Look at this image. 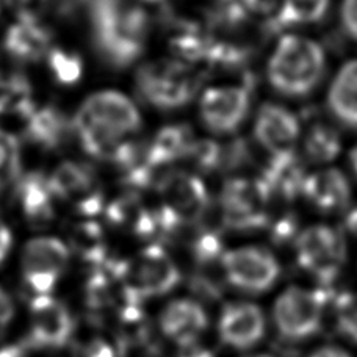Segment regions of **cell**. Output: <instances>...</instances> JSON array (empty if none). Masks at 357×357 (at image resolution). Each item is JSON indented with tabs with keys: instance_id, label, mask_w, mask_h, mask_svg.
<instances>
[{
	"instance_id": "15",
	"label": "cell",
	"mask_w": 357,
	"mask_h": 357,
	"mask_svg": "<svg viewBox=\"0 0 357 357\" xmlns=\"http://www.w3.org/2000/svg\"><path fill=\"white\" fill-rule=\"evenodd\" d=\"M254 137L268 154H291L299 138V119L282 105L265 104L257 112Z\"/></svg>"
},
{
	"instance_id": "20",
	"label": "cell",
	"mask_w": 357,
	"mask_h": 357,
	"mask_svg": "<svg viewBox=\"0 0 357 357\" xmlns=\"http://www.w3.org/2000/svg\"><path fill=\"white\" fill-rule=\"evenodd\" d=\"M303 195L324 213L343 212L349 207L351 188L347 176L337 168H323L305 177Z\"/></svg>"
},
{
	"instance_id": "27",
	"label": "cell",
	"mask_w": 357,
	"mask_h": 357,
	"mask_svg": "<svg viewBox=\"0 0 357 357\" xmlns=\"http://www.w3.org/2000/svg\"><path fill=\"white\" fill-rule=\"evenodd\" d=\"M331 0H284L278 16L273 19L274 29L305 25L321 21Z\"/></svg>"
},
{
	"instance_id": "5",
	"label": "cell",
	"mask_w": 357,
	"mask_h": 357,
	"mask_svg": "<svg viewBox=\"0 0 357 357\" xmlns=\"http://www.w3.org/2000/svg\"><path fill=\"white\" fill-rule=\"evenodd\" d=\"M329 293L290 287L282 291L273 307V320L279 335L289 342H301L321 328L323 309Z\"/></svg>"
},
{
	"instance_id": "14",
	"label": "cell",
	"mask_w": 357,
	"mask_h": 357,
	"mask_svg": "<svg viewBox=\"0 0 357 357\" xmlns=\"http://www.w3.org/2000/svg\"><path fill=\"white\" fill-rule=\"evenodd\" d=\"M250 104V89L246 85L208 88L201 98V119L208 130L232 133L245 123Z\"/></svg>"
},
{
	"instance_id": "44",
	"label": "cell",
	"mask_w": 357,
	"mask_h": 357,
	"mask_svg": "<svg viewBox=\"0 0 357 357\" xmlns=\"http://www.w3.org/2000/svg\"><path fill=\"white\" fill-rule=\"evenodd\" d=\"M248 357H273V356H268V354H256V356H248Z\"/></svg>"
},
{
	"instance_id": "4",
	"label": "cell",
	"mask_w": 357,
	"mask_h": 357,
	"mask_svg": "<svg viewBox=\"0 0 357 357\" xmlns=\"http://www.w3.org/2000/svg\"><path fill=\"white\" fill-rule=\"evenodd\" d=\"M298 265L323 289L334 282L347 262V241L339 229L317 225L304 229L295 240Z\"/></svg>"
},
{
	"instance_id": "18",
	"label": "cell",
	"mask_w": 357,
	"mask_h": 357,
	"mask_svg": "<svg viewBox=\"0 0 357 357\" xmlns=\"http://www.w3.org/2000/svg\"><path fill=\"white\" fill-rule=\"evenodd\" d=\"M208 326L207 312L193 299H176L160 315L162 333L183 348L193 347Z\"/></svg>"
},
{
	"instance_id": "33",
	"label": "cell",
	"mask_w": 357,
	"mask_h": 357,
	"mask_svg": "<svg viewBox=\"0 0 357 357\" xmlns=\"http://www.w3.org/2000/svg\"><path fill=\"white\" fill-rule=\"evenodd\" d=\"M335 320L340 333L357 343V293H342L335 299Z\"/></svg>"
},
{
	"instance_id": "39",
	"label": "cell",
	"mask_w": 357,
	"mask_h": 357,
	"mask_svg": "<svg viewBox=\"0 0 357 357\" xmlns=\"http://www.w3.org/2000/svg\"><path fill=\"white\" fill-rule=\"evenodd\" d=\"M29 349H31L29 347L27 340L22 342H16L11 343V345H6L0 348V357H25L29 353Z\"/></svg>"
},
{
	"instance_id": "10",
	"label": "cell",
	"mask_w": 357,
	"mask_h": 357,
	"mask_svg": "<svg viewBox=\"0 0 357 357\" xmlns=\"http://www.w3.org/2000/svg\"><path fill=\"white\" fill-rule=\"evenodd\" d=\"M225 278L234 289L251 295L265 293L276 284L280 265L273 254L259 246H241L221 257Z\"/></svg>"
},
{
	"instance_id": "31",
	"label": "cell",
	"mask_w": 357,
	"mask_h": 357,
	"mask_svg": "<svg viewBox=\"0 0 357 357\" xmlns=\"http://www.w3.org/2000/svg\"><path fill=\"white\" fill-rule=\"evenodd\" d=\"M187 158L193 162L197 169L204 173H212L215 169H221L226 163V146H221L210 139L195 142L190 149Z\"/></svg>"
},
{
	"instance_id": "35",
	"label": "cell",
	"mask_w": 357,
	"mask_h": 357,
	"mask_svg": "<svg viewBox=\"0 0 357 357\" xmlns=\"http://www.w3.org/2000/svg\"><path fill=\"white\" fill-rule=\"evenodd\" d=\"M340 19L347 33L357 41V0H343Z\"/></svg>"
},
{
	"instance_id": "38",
	"label": "cell",
	"mask_w": 357,
	"mask_h": 357,
	"mask_svg": "<svg viewBox=\"0 0 357 357\" xmlns=\"http://www.w3.org/2000/svg\"><path fill=\"white\" fill-rule=\"evenodd\" d=\"M11 246H13L11 231L10 227L5 225V221L0 218V265L5 262L6 257H8Z\"/></svg>"
},
{
	"instance_id": "23",
	"label": "cell",
	"mask_w": 357,
	"mask_h": 357,
	"mask_svg": "<svg viewBox=\"0 0 357 357\" xmlns=\"http://www.w3.org/2000/svg\"><path fill=\"white\" fill-rule=\"evenodd\" d=\"M195 142L193 130L188 126H167L157 133L149 144H146V155L152 167L160 169L181 158H187Z\"/></svg>"
},
{
	"instance_id": "22",
	"label": "cell",
	"mask_w": 357,
	"mask_h": 357,
	"mask_svg": "<svg viewBox=\"0 0 357 357\" xmlns=\"http://www.w3.org/2000/svg\"><path fill=\"white\" fill-rule=\"evenodd\" d=\"M305 177L307 176L304 165L295 152H291L284 155H271V160L268 162L259 181L264 183L270 196L291 201L293 197L303 193Z\"/></svg>"
},
{
	"instance_id": "21",
	"label": "cell",
	"mask_w": 357,
	"mask_h": 357,
	"mask_svg": "<svg viewBox=\"0 0 357 357\" xmlns=\"http://www.w3.org/2000/svg\"><path fill=\"white\" fill-rule=\"evenodd\" d=\"M21 212L31 226L43 227L54 220V193L49 177L38 171L21 174L15 187Z\"/></svg>"
},
{
	"instance_id": "43",
	"label": "cell",
	"mask_w": 357,
	"mask_h": 357,
	"mask_svg": "<svg viewBox=\"0 0 357 357\" xmlns=\"http://www.w3.org/2000/svg\"><path fill=\"white\" fill-rule=\"evenodd\" d=\"M349 162H351V167H353L354 173H356V176H357V144L353 148L351 154H349Z\"/></svg>"
},
{
	"instance_id": "30",
	"label": "cell",
	"mask_w": 357,
	"mask_h": 357,
	"mask_svg": "<svg viewBox=\"0 0 357 357\" xmlns=\"http://www.w3.org/2000/svg\"><path fill=\"white\" fill-rule=\"evenodd\" d=\"M21 177V146L13 133L0 129V191Z\"/></svg>"
},
{
	"instance_id": "1",
	"label": "cell",
	"mask_w": 357,
	"mask_h": 357,
	"mask_svg": "<svg viewBox=\"0 0 357 357\" xmlns=\"http://www.w3.org/2000/svg\"><path fill=\"white\" fill-rule=\"evenodd\" d=\"M88 8L94 49L105 65L116 69L133 65L143 54L155 19L119 0H91Z\"/></svg>"
},
{
	"instance_id": "11",
	"label": "cell",
	"mask_w": 357,
	"mask_h": 357,
	"mask_svg": "<svg viewBox=\"0 0 357 357\" xmlns=\"http://www.w3.org/2000/svg\"><path fill=\"white\" fill-rule=\"evenodd\" d=\"M71 251L61 240L40 237L30 240L22 254V279L36 296H50L63 273Z\"/></svg>"
},
{
	"instance_id": "42",
	"label": "cell",
	"mask_w": 357,
	"mask_h": 357,
	"mask_svg": "<svg viewBox=\"0 0 357 357\" xmlns=\"http://www.w3.org/2000/svg\"><path fill=\"white\" fill-rule=\"evenodd\" d=\"M178 357H215L212 353L207 351V349H201V348H195L190 349L185 354H181Z\"/></svg>"
},
{
	"instance_id": "12",
	"label": "cell",
	"mask_w": 357,
	"mask_h": 357,
	"mask_svg": "<svg viewBox=\"0 0 357 357\" xmlns=\"http://www.w3.org/2000/svg\"><path fill=\"white\" fill-rule=\"evenodd\" d=\"M55 197L77 210L85 218L98 216L104 208V191L96 171L85 163L65 162L49 177Z\"/></svg>"
},
{
	"instance_id": "24",
	"label": "cell",
	"mask_w": 357,
	"mask_h": 357,
	"mask_svg": "<svg viewBox=\"0 0 357 357\" xmlns=\"http://www.w3.org/2000/svg\"><path fill=\"white\" fill-rule=\"evenodd\" d=\"M328 107L343 126L357 129V60L337 73L328 91Z\"/></svg>"
},
{
	"instance_id": "8",
	"label": "cell",
	"mask_w": 357,
	"mask_h": 357,
	"mask_svg": "<svg viewBox=\"0 0 357 357\" xmlns=\"http://www.w3.org/2000/svg\"><path fill=\"white\" fill-rule=\"evenodd\" d=\"M124 279L130 295L144 303L146 299L163 296L174 290L182 274L163 246L152 243L137 257L126 260Z\"/></svg>"
},
{
	"instance_id": "9",
	"label": "cell",
	"mask_w": 357,
	"mask_h": 357,
	"mask_svg": "<svg viewBox=\"0 0 357 357\" xmlns=\"http://www.w3.org/2000/svg\"><path fill=\"white\" fill-rule=\"evenodd\" d=\"M160 207L181 229L195 225L206 216L210 196L199 177L185 171H171L160 176L157 183Z\"/></svg>"
},
{
	"instance_id": "13",
	"label": "cell",
	"mask_w": 357,
	"mask_h": 357,
	"mask_svg": "<svg viewBox=\"0 0 357 357\" xmlns=\"http://www.w3.org/2000/svg\"><path fill=\"white\" fill-rule=\"evenodd\" d=\"M74 318L65 304L52 296H35L30 303V348H63L73 339Z\"/></svg>"
},
{
	"instance_id": "34",
	"label": "cell",
	"mask_w": 357,
	"mask_h": 357,
	"mask_svg": "<svg viewBox=\"0 0 357 357\" xmlns=\"http://www.w3.org/2000/svg\"><path fill=\"white\" fill-rule=\"evenodd\" d=\"M298 237V221L293 215H285L271 225V238L276 243H287Z\"/></svg>"
},
{
	"instance_id": "32",
	"label": "cell",
	"mask_w": 357,
	"mask_h": 357,
	"mask_svg": "<svg viewBox=\"0 0 357 357\" xmlns=\"http://www.w3.org/2000/svg\"><path fill=\"white\" fill-rule=\"evenodd\" d=\"M191 246H193L196 264L199 266H207L213 264L215 260H221L222 254L226 252L225 248H222L221 235L213 231V229H204V231H201Z\"/></svg>"
},
{
	"instance_id": "41",
	"label": "cell",
	"mask_w": 357,
	"mask_h": 357,
	"mask_svg": "<svg viewBox=\"0 0 357 357\" xmlns=\"http://www.w3.org/2000/svg\"><path fill=\"white\" fill-rule=\"evenodd\" d=\"M345 226L349 232L357 235V206L349 208V212L347 213V218H345Z\"/></svg>"
},
{
	"instance_id": "3",
	"label": "cell",
	"mask_w": 357,
	"mask_h": 357,
	"mask_svg": "<svg viewBox=\"0 0 357 357\" xmlns=\"http://www.w3.org/2000/svg\"><path fill=\"white\" fill-rule=\"evenodd\" d=\"M199 85V75L188 63L169 59L144 63L135 77L139 98L160 110H177L188 105Z\"/></svg>"
},
{
	"instance_id": "6",
	"label": "cell",
	"mask_w": 357,
	"mask_h": 357,
	"mask_svg": "<svg viewBox=\"0 0 357 357\" xmlns=\"http://www.w3.org/2000/svg\"><path fill=\"white\" fill-rule=\"evenodd\" d=\"M73 127L127 138L139 130L142 114L127 96L118 91H100L89 96L82 104Z\"/></svg>"
},
{
	"instance_id": "17",
	"label": "cell",
	"mask_w": 357,
	"mask_h": 357,
	"mask_svg": "<svg viewBox=\"0 0 357 357\" xmlns=\"http://www.w3.org/2000/svg\"><path fill=\"white\" fill-rule=\"evenodd\" d=\"M3 46L19 61H40L52 50V31L35 11H21L17 13L16 22L6 30Z\"/></svg>"
},
{
	"instance_id": "36",
	"label": "cell",
	"mask_w": 357,
	"mask_h": 357,
	"mask_svg": "<svg viewBox=\"0 0 357 357\" xmlns=\"http://www.w3.org/2000/svg\"><path fill=\"white\" fill-rule=\"evenodd\" d=\"M114 348L110 343L102 340V339H94L88 342L86 345L82 348L80 357H114Z\"/></svg>"
},
{
	"instance_id": "40",
	"label": "cell",
	"mask_w": 357,
	"mask_h": 357,
	"mask_svg": "<svg viewBox=\"0 0 357 357\" xmlns=\"http://www.w3.org/2000/svg\"><path fill=\"white\" fill-rule=\"evenodd\" d=\"M309 357H351L345 349L337 348V347H324L317 349L315 353H312Z\"/></svg>"
},
{
	"instance_id": "26",
	"label": "cell",
	"mask_w": 357,
	"mask_h": 357,
	"mask_svg": "<svg viewBox=\"0 0 357 357\" xmlns=\"http://www.w3.org/2000/svg\"><path fill=\"white\" fill-rule=\"evenodd\" d=\"M33 107L31 88L24 75L19 73L0 74V116L13 113L24 119Z\"/></svg>"
},
{
	"instance_id": "16",
	"label": "cell",
	"mask_w": 357,
	"mask_h": 357,
	"mask_svg": "<svg viewBox=\"0 0 357 357\" xmlns=\"http://www.w3.org/2000/svg\"><path fill=\"white\" fill-rule=\"evenodd\" d=\"M266 329L264 312L252 303H229L221 310L218 335L226 347L248 349L264 339Z\"/></svg>"
},
{
	"instance_id": "19",
	"label": "cell",
	"mask_w": 357,
	"mask_h": 357,
	"mask_svg": "<svg viewBox=\"0 0 357 357\" xmlns=\"http://www.w3.org/2000/svg\"><path fill=\"white\" fill-rule=\"evenodd\" d=\"M24 121V133L29 142L46 151L60 149L74 132L71 119L55 105H35Z\"/></svg>"
},
{
	"instance_id": "37",
	"label": "cell",
	"mask_w": 357,
	"mask_h": 357,
	"mask_svg": "<svg viewBox=\"0 0 357 357\" xmlns=\"http://www.w3.org/2000/svg\"><path fill=\"white\" fill-rule=\"evenodd\" d=\"M15 317V305H13L11 298L3 289H0V337L5 334L6 328Z\"/></svg>"
},
{
	"instance_id": "28",
	"label": "cell",
	"mask_w": 357,
	"mask_h": 357,
	"mask_svg": "<svg viewBox=\"0 0 357 357\" xmlns=\"http://www.w3.org/2000/svg\"><path fill=\"white\" fill-rule=\"evenodd\" d=\"M342 142L335 129L323 123L312 124L304 137V151L312 162L326 163L340 154Z\"/></svg>"
},
{
	"instance_id": "25",
	"label": "cell",
	"mask_w": 357,
	"mask_h": 357,
	"mask_svg": "<svg viewBox=\"0 0 357 357\" xmlns=\"http://www.w3.org/2000/svg\"><path fill=\"white\" fill-rule=\"evenodd\" d=\"M71 245L74 251L85 260L89 268H96L110 259L108 248L98 222L91 220L80 222L73 229Z\"/></svg>"
},
{
	"instance_id": "2",
	"label": "cell",
	"mask_w": 357,
	"mask_h": 357,
	"mask_svg": "<svg viewBox=\"0 0 357 357\" xmlns=\"http://www.w3.org/2000/svg\"><path fill=\"white\" fill-rule=\"evenodd\" d=\"M324 65L326 56L320 44L304 36L285 35L268 60V82L278 93L299 98L320 84Z\"/></svg>"
},
{
	"instance_id": "7",
	"label": "cell",
	"mask_w": 357,
	"mask_h": 357,
	"mask_svg": "<svg viewBox=\"0 0 357 357\" xmlns=\"http://www.w3.org/2000/svg\"><path fill=\"white\" fill-rule=\"evenodd\" d=\"M270 201L271 196L259 178H229L220 196L222 222L235 231H257L270 226Z\"/></svg>"
},
{
	"instance_id": "29",
	"label": "cell",
	"mask_w": 357,
	"mask_h": 357,
	"mask_svg": "<svg viewBox=\"0 0 357 357\" xmlns=\"http://www.w3.org/2000/svg\"><path fill=\"white\" fill-rule=\"evenodd\" d=\"M47 65L54 79L60 85H75L84 75V61L79 54L65 49H52L47 55Z\"/></svg>"
}]
</instances>
